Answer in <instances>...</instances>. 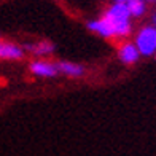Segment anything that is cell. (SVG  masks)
<instances>
[{
    "label": "cell",
    "mask_w": 156,
    "mask_h": 156,
    "mask_svg": "<svg viewBox=\"0 0 156 156\" xmlns=\"http://www.w3.org/2000/svg\"><path fill=\"white\" fill-rule=\"evenodd\" d=\"M139 49L136 45H132V43H126L123 45L121 48H119V59H121L124 64H134V62H137L139 59Z\"/></svg>",
    "instance_id": "6"
},
{
    "label": "cell",
    "mask_w": 156,
    "mask_h": 156,
    "mask_svg": "<svg viewBox=\"0 0 156 156\" xmlns=\"http://www.w3.org/2000/svg\"><path fill=\"white\" fill-rule=\"evenodd\" d=\"M26 49H29L30 53L37 54V56H46L49 54L54 49V46L51 43H48V41H40V43H35V45H26Z\"/></svg>",
    "instance_id": "8"
},
{
    "label": "cell",
    "mask_w": 156,
    "mask_h": 156,
    "mask_svg": "<svg viewBox=\"0 0 156 156\" xmlns=\"http://www.w3.org/2000/svg\"><path fill=\"white\" fill-rule=\"evenodd\" d=\"M30 70L34 75H38V76H54L56 73L59 72L58 67L51 62H45V61H35L30 64Z\"/></svg>",
    "instance_id": "4"
},
{
    "label": "cell",
    "mask_w": 156,
    "mask_h": 156,
    "mask_svg": "<svg viewBox=\"0 0 156 156\" xmlns=\"http://www.w3.org/2000/svg\"><path fill=\"white\" fill-rule=\"evenodd\" d=\"M24 56V49L19 48L15 43H8V41H0V59H21Z\"/></svg>",
    "instance_id": "5"
},
{
    "label": "cell",
    "mask_w": 156,
    "mask_h": 156,
    "mask_svg": "<svg viewBox=\"0 0 156 156\" xmlns=\"http://www.w3.org/2000/svg\"><path fill=\"white\" fill-rule=\"evenodd\" d=\"M154 2H156V0H154Z\"/></svg>",
    "instance_id": "12"
},
{
    "label": "cell",
    "mask_w": 156,
    "mask_h": 156,
    "mask_svg": "<svg viewBox=\"0 0 156 156\" xmlns=\"http://www.w3.org/2000/svg\"><path fill=\"white\" fill-rule=\"evenodd\" d=\"M129 16L131 15H129V11H127L126 3L112 5L110 8L107 10V13H105V18L113 24L115 35H118V37H124V35L129 34V30H131Z\"/></svg>",
    "instance_id": "1"
},
{
    "label": "cell",
    "mask_w": 156,
    "mask_h": 156,
    "mask_svg": "<svg viewBox=\"0 0 156 156\" xmlns=\"http://www.w3.org/2000/svg\"><path fill=\"white\" fill-rule=\"evenodd\" d=\"M56 67H58L59 72L66 73L69 76H80L84 72V69L81 66L73 64V62H59V64H56Z\"/></svg>",
    "instance_id": "7"
},
{
    "label": "cell",
    "mask_w": 156,
    "mask_h": 156,
    "mask_svg": "<svg viewBox=\"0 0 156 156\" xmlns=\"http://www.w3.org/2000/svg\"><path fill=\"white\" fill-rule=\"evenodd\" d=\"M115 3H127V0H113Z\"/></svg>",
    "instance_id": "10"
},
{
    "label": "cell",
    "mask_w": 156,
    "mask_h": 156,
    "mask_svg": "<svg viewBox=\"0 0 156 156\" xmlns=\"http://www.w3.org/2000/svg\"><path fill=\"white\" fill-rule=\"evenodd\" d=\"M88 27L93 32L102 35V37H115V29H113V24L107 18H102V19H97V21H93V23H89Z\"/></svg>",
    "instance_id": "3"
},
{
    "label": "cell",
    "mask_w": 156,
    "mask_h": 156,
    "mask_svg": "<svg viewBox=\"0 0 156 156\" xmlns=\"http://www.w3.org/2000/svg\"><path fill=\"white\" fill-rule=\"evenodd\" d=\"M127 11L131 16H142L145 13V2L144 0H127Z\"/></svg>",
    "instance_id": "9"
},
{
    "label": "cell",
    "mask_w": 156,
    "mask_h": 156,
    "mask_svg": "<svg viewBox=\"0 0 156 156\" xmlns=\"http://www.w3.org/2000/svg\"><path fill=\"white\" fill-rule=\"evenodd\" d=\"M154 24H156V16H154Z\"/></svg>",
    "instance_id": "11"
},
{
    "label": "cell",
    "mask_w": 156,
    "mask_h": 156,
    "mask_svg": "<svg viewBox=\"0 0 156 156\" xmlns=\"http://www.w3.org/2000/svg\"><path fill=\"white\" fill-rule=\"evenodd\" d=\"M136 46L140 54L151 56L156 53V27H144L136 38Z\"/></svg>",
    "instance_id": "2"
}]
</instances>
